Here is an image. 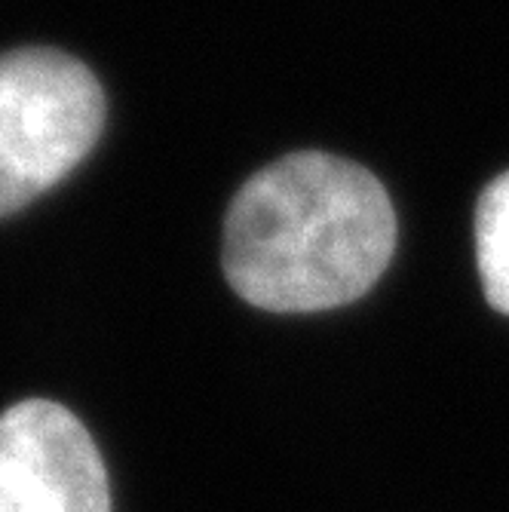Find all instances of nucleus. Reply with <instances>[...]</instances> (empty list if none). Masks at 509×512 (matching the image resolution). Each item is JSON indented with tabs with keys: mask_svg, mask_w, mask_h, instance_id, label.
<instances>
[{
	"mask_svg": "<svg viewBox=\"0 0 509 512\" xmlns=\"http://www.w3.org/2000/svg\"><path fill=\"white\" fill-rule=\"evenodd\" d=\"M396 252V212L365 166L301 151L255 172L224 218V276L273 313L362 298Z\"/></svg>",
	"mask_w": 509,
	"mask_h": 512,
	"instance_id": "obj_1",
	"label": "nucleus"
},
{
	"mask_svg": "<svg viewBox=\"0 0 509 512\" xmlns=\"http://www.w3.org/2000/svg\"><path fill=\"white\" fill-rule=\"evenodd\" d=\"M105 92L59 50L0 56V218L59 184L99 142Z\"/></svg>",
	"mask_w": 509,
	"mask_h": 512,
	"instance_id": "obj_2",
	"label": "nucleus"
},
{
	"mask_svg": "<svg viewBox=\"0 0 509 512\" xmlns=\"http://www.w3.org/2000/svg\"><path fill=\"white\" fill-rule=\"evenodd\" d=\"M0 512H111L102 454L68 408L28 399L0 414Z\"/></svg>",
	"mask_w": 509,
	"mask_h": 512,
	"instance_id": "obj_3",
	"label": "nucleus"
},
{
	"mask_svg": "<svg viewBox=\"0 0 509 512\" xmlns=\"http://www.w3.org/2000/svg\"><path fill=\"white\" fill-rule=\"evenodd\" d=\"M476 258L488 304L509 316V172L494 178L479 197Z\"/></svg>",
	"mask_w": 509,
	"mask_h": 512,
	"instance_id": "obj_4",
	"label": "nucleus"
}]
</instances>
